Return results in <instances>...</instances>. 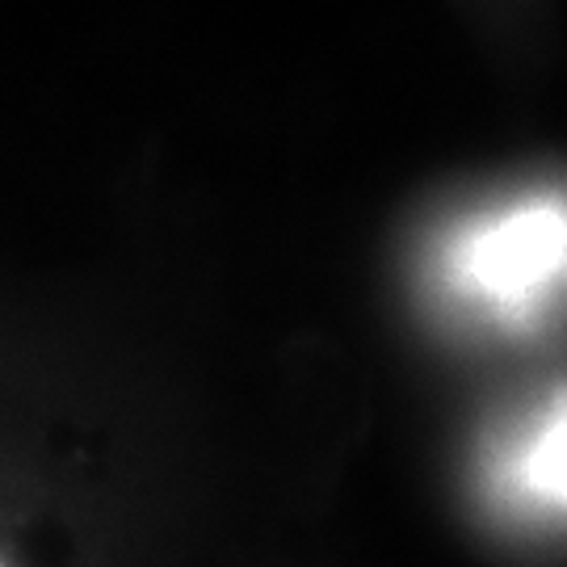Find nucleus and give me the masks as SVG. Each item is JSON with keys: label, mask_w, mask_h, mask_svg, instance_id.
<instances>
[{"label": "nucleus", "mask_w": 567, "mask_h": 567, "mask_svg": "<svg viewBox=\"0 0 567 567\" xmlns=\"http://www.w3.org/2000/svg\"><path fill=\"white\" fill-rule=\"evenodd\" d=\"M564 248V227L555 215H522L513 224L496 227L475 248V274L492 290H517V286L543 278Z\"/></svg>", "instance_id": "f257e3e1"}, {"label": "nucleus", "mask_w": 567, "mask_h": 567, "mask_svg": "<svg viewBox=\"0 0 567 567\" xmlns=\"http://www.w3.org/2000/svg\"><path fill=\"white\" fill-rule=\"evenodd\" d=\"M529 484L550 501H567V416L538 437V446L526 463Z\"/></svg>", "instance_id": "f03ea898"}, {"label": "nucleus", "mask_w": 567, "mask_h": 567, "mask_svg": "<svg viewBox=\"0 0 567 567\" xmlns=\"http://www.w3.org/2000/svg\"><path fill=\"white\" fill-rule=\"evenodd\" d=\"M0 567H4V564H0Z\"/></svg>", "instance_id": "7ed1b4c3"}]
</instances>
